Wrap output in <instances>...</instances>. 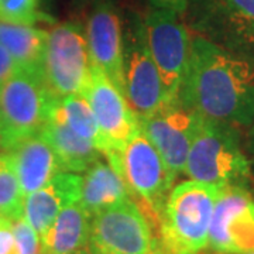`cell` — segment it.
Listing matches in <instances>:
<instances>
[{
	"mask_svg": "<svg viewBox=\"0 0 254 254\" xmlns=\"http://www.w3.org/2000/svg\"><path fill=\"white\" fill-rule=\"evenodd\" d=\"M177 96L205 119L250 126L254 122V61L203 36L193 37Z\"/></svg>",
	"mask_w": 254,
	"mask_h": 254,
	"instance_id": "1",
	"label": "cell"
},
{
	"mask_svg": "<svg viewBox=\"0 0 254 254\" xmlns=\"http://www.w3.org/2000/svg\"><path fill=\"white\" fill-rule=\"evenodd\" d=\"M223 188L184 181L170 190L158 218L160 239L168 254H202L208 249L209 227Z\"/></svg>",
	"mask_w": 254,
	"mask_h": 254,
	"instance_id": "2",
	"label": "cell"
},
{
	"mask_svg": "<svg viewBox=\"0 0 254 254\" xmlns=\"http://www.w3.org/2000/svg\"><path fill=\"white\" fill-rule=\"evenodd\" d=\"M185 173L193 181L225 187H246L250 163L243 154L236 127L202 119L190 145Z\"/></svg>",
	"mask_w": 254,
	"mask_h": 254,
	"instance_id": "3",
	"label": "cell"
},
{
	"mask_svg": "<svg viewBox=\"0 0 254 254\" xmlns=\"http://www.w3.org/2000/svg\"><path fill=\"white\" fill-rule=\"evenodd\" d=\"M54 99L40 71L21 68L0 85V144L3 153L20 140L41 131Z\"/></svg>",
	"mask_w": 254,
	"mask_h": 254,
	"instance_id": "4",
	"label": "cell"
},
{
	"mask_svg": "<svg viewBox=\"0 0 254 254\" xmlns=\"http://www.w3.org/2000/svg\"><path fill=\"white\" fill-rule=\"evenodd\" d=\"M92 60L85 28L78 21L53 26L47 36L41 75L50 93L61 99L83 95L91 79Z\"/></svg>",
	"mask_w": 254,
	"mask_h": 254,
	"instance_id": "5",
	"label": "cell"
},
{
	"mask_svg": "<svg viewBox=\"0 0 254 254\" xmlns=\"http://www.w3.org/2000/svg\"><path fill=\"white\" fill-rule=\"evenodd\" d=\"M105 157L125 178L131 193L143 199L158 223L165 199L173 190L175 175L141 127L120 151H112Z\"/></svg>",
	"mask_w": 254,
	"mask_h": 254,
	"instance_id": "6",
	"label": "cell"
},
{
	"mask_svg": "<svg viewBox=\"0 0 254 254\" xmlns=\"http://www.w3.org/2000/svg\"><path fill=\"white\" fill-rule=\"evenodd\" d=\"M158 245L148 219L133 199L92 216L89 247L93 254H147Z\"/></svg>",
	"mask_w": 254,
	"mask_h": 254,
	"instance_id": "7",
	"label": "cell"
},
{
	"mask_svg": "<svg viewBox=\"0 0 254 254\" xmlns=\"http://www.w3.org/2000/svg\"><path fill=\"white\" fill-rule=\"evenodd\" d=\"M148 51L160 72L168 99L177 98L190 54V33L178 14L155 10L147 13L141 23Z\"/></svg>",
	"mask_w": 254,
	"mask_h": 254,
	"instance_id": "8",
	"label": "cell"
},
{
	"mask_svg": "<svg viewBox=\"0 0 254 254\" xmlns=\"http://www.w3.org/2000/svg\"><path fill=\"white\" fill-rule=\"evenodd\" d=\"M193 21L205 38L254 61V0H193Z\"/></svg>",
	"mask_w": 254,
	"mask_h": 254,
	"instance_id": "9",
	"label": "cell"
},
{
	"mask_svg": "<svg viewBox=\"0 0 254 254\" xmlns=\"http://www.w3.org/2000/svg\"><path fill=\"white\" fill-rule=\"evenodd\" d=\"M202 119L203 116L177 96L165 102L148 118L140 120L141 130L155 145L175 178L185 173L190 145Z\"/></svg>",
	"mask_w": 254,
	"mask_h": 254,
	"instance_id": "10",
	"label": "cell"
},
{
	"mask_svg": "<svg viewBox=\"0 0 254 254\" xmlns=\"http://www.w3.org/2000/svg\"><path fill=\"white\" fill-rule=\"evenodd\" d=\"M123 43L125 95L138 120H143L170 99L154 60L145 44L141 24L128 27Z\"/></svg>",
	"mask_w": 254,
	"mask_h": 254,
	"instance_id": "11",
	"label": "cell"
},
{
	"mask_svg": "<svg viewBox=\"0 0 254 254\" xmlns=\"http://www.w3.org/2000/svg\"><path fill=\"white\" fill-rule=\"evenodd\" d=\"M208 249L215 254L254 252V198L246 187H225L209 227Z\"/></svg>",
	"mask_w": 254,
	"mask_h": 254,
	"instance_id": "12",
	"label": "cell"
},
{
	"mask_svg": "<svg viewBox=\"0 0 254 254\" xmlns=\"http://www.w3.org/2000/svg\"><path fill=\"white\" fill-rule=\"evenodd\" d=\"M93 65L105 73L125 95L123 78V28L113 0H99L92 6L85 26ZM126 96V95H125Z\"/></svg>",
	"mask_w": 254,
	"mask_h": 254,
	"instance_id": "13",
	"label": "cell"
},
{
	"mask_svg": "<svg viewBox=\"0 0 254 254\" xmlns=\"http://www.w3.org/2000/svg\"><path fill=\"white\" fill-rule=\"evenodd\" d=\"M82 96L91 105L100 130L113 151H120L140 130V120L126 96L96 65H92L91 79Z\"/></svg>",
	"mask_w": 254,
	"mask_h": 254,
	"instance_id": "14",
	"label": "cell"
},
{
	"mask_svg": "<svg viewBox=\"0 0 254 254\" xmlns=\"http://www.w3.org/2000/svg\"><path fill=\"white\" fill-rule=\"evenodd\" d=\"M82 177L76 173L60 171L40 190L26 195L24 218L43 237L58 213L68 205L79 200Z\"/></svg>",
	"mask_w": 254,
	"mask_h": 254,
	"instance_id": "15",
	"label": "cell"
},
{
	"mask_svg": "<svg viewBox=\"0 0 254 254\" xmlns=\"http://www.w3.org/2000/svg\"><path fill=\"white\" fill-rule=\"evenodd\" d=\"M6 154L17 174L24 196L43 188L55 174L63 171L53 145L41 133L20 140Z\"/></svg>",
	"mask_w": 254,
	"mask_h": 254,
	"instance_id": "16",
	"label": "cell"
},
{
	"mask_svg": "<svg viewBox=\"0 0 254 254\" xmlns=\"http://www.w3.org/2000/svg\"><path fill=\"white\" fill-rule=\"evenodd\" d=\"M131 190L125 178L109 161H95L82 177L79 203L91 216L123 200L131 199Z\"/></svg>",
	"mask_w": 254,
	"mask_h": 254,
	"instance_id": "17",
	"label": "cell"
},
{
	"mask_svg": "<svg viewBox=\"0 0 254 254\" xmlns=\"http://www.w3.org/2000/svg\"><path fill=\"white\" fill-rule=\"evenodd\" d=\"M40 133L53 145L63 171L83 173L100 158L99 150L72 131L63 119L55 115L51 108L46 125Z\"/></svg>",
	"mask_w": 254,
	"mask_h": 254,
	"instance_id": "18",
	"label": "cell"
},
{
	"mask_svg": "<svg viewBox=\"0 0 254 254\" xmlns=\"http://www.w3.org/2000/svg\"><path fill=\"white\" fill-rule=\"evenodd\" d=\"M92 216L75 202L64 208L41 237L44 254H72L89 245Z\"/></svg>",
	"mask_w": 254,
	"mask_h": 254,
	"instance_id": "19",
	"label": "cell"
},
{
	"mask_svg": "<svg viewBox=\"0 0 254 254\" xmlns=\"http://www.w3.org/2000/svg\"><path fill=\"white\" fill-rule=\"evenodd\" d=\"M47 36L46 30L0 21V44L23 69L41 72Z\"/></svg>",
	"mask_w": 254,
	"mask_h": 254,
	"instance_id": "20",
	"label": "cell"
},
{
	"mask_svg": "<svg viewBox=\"0 0 254 254\" xmlns=\"http://www.w3.org/2000/svg\"><path fill=\"white\" fill-rule=\"evenodd\" d=\"M51 110L63 119L72 131L98 148L100 154L108 155L113 151L108 138L100 130L91 105L82 95H69L61 99L55 98L51 103Z\"/></svg>",
	"mask_w": 254,
	"mask_h": 254,
	"instance_id": "21",
	"label": "cell"
},
{
	"mask_svg": "<svg viewBox=\"0 0 254 254\" xmlns=\"http://www.w3.org/2000/svg\"><path fill=\"white\" fill-rule=\"evenodd\" d=\"M24 192L14 171L10 157L0 154V215L7 220L24 216Z\"/></svg>",
	"mask_w": 254,
	"mask_h": 254,
	"instance_id": "22",
	"label": "cell"
},
{
	"mask_svg": "<svg viewBox=\"0 0 254 254\" xmlns=\"http://www.w3.org/2000/svg\"><path fill=\"white\" fill-rule=\"evenodd\" d=\"M40 20L38 0H0V21L33 26Z\"/></svg>",
	"mask_w": 254,
	"mask_h": 254,
	"instance_id": "23",
	"label": "cell"
},
{
	"mask_svg": "<svg viewBox=\"0 0 254 254\" xmlns=\"http://www.w3.org/2000/svg\"><path fill=\"white\" fill-rule=\"evenodd\" d=\"M10 223L14 240V254H44L41 237L24 216L14 219Z\"/></svg>",
	"mask_w": 254,
	"mask_h": 254,
	"instance_id": "24",
	"label": "cell"
},
{
	"mask_svg": "<svg viewBox=\"0 0 254 254\" xmlns=\"http://www.w3.org/2000/svg\"><path fill=\"white\" fill-rule=\"evenodd\" d=\"M21 69L17 61L9 54V51L0 44V85L10 79L14 73Z\"/></svg>",
	"mask_w": 254,
	"mask_h": 254,
	"instance_id": "25",
	"label": "cell"
},
{
	"mask_svg": "<svg viewBox=\"0 0 254 254\" xmlns=\"http://www.w3.org/2000/svg\"><path fill=\"white\" fill-rule=\"evenodd\" d=\"M148 1L153 9L171 11L178 16L184 14L190 6V0H148Z\"/></svg>",
	"mask_w": 254,
	"mask_h": 254,
	"instance_id": "26",
	"label": "cell"
},
{
	"mask_svg": "<svg viewBox=\"0 0 254 254\" xmlns=\"http://www.w3.org/2000/svg\"><path fill=\"white\" fill-rule=\"evenodd\" d=\"M0 254H14V240L10 220L0 225Z\"/></svg>",
	"mask_w": 254,
	"mask_h": 254,
	"instance_id": "27",
	"label": "cell"
},
{
	"mask_svg": "<svg viewBox=\"0 0 254 254\" xmlns=\"http://www.w3.org/2000/svg\"><path fill=\"white\" fill-rule=\"evenodd\" d=\"M75 1V4H76V7H86V6H93L96 1H99V0H73Z\"/></svg>",
	"mask_w": 254,
	"mask_h": 254,
	"instance_id": "28",
	"label": "cell"
},
{
	"mask_svg": "<svg viewBox=\"0 0 254 254\" xmlns=\"http://www.w3.org/2000/svg\"><path fill=\"white\" fill-rule=\"evenodd\" d=\"M147 254H168L165 250H164V247L161 245H158V246H155L154 249L151 250V252H148Z\"/></svg>",
	"mask_w": 254,
	"mask_h": 254,
	"instance_id": "29",
	"label": "cell"
},
{
	"mask_svg": "<svg viewBox=\"0 0 254 254\" xmlns=\"http://www.w3.org/2000/svg\"><path fill=\"white\" fill-rule=\"evenodd\" d=\"M72 254H93V253H92L91 247H89V245H88L86 247H83V249H81V250H78V252H75V253Z\"/></svg>",
	"mask_w": 254,
	"mask_h": 254,
	"instance_id": "30",
	"label": "cell"
},
{
	"mask_svg": "<svg viewBox=\"0 0 254 254\" xmlns=\"http://www.w3.org/2000/svg\"><path fill=\"white\" fill-rule=\"evenodd\" d=\"M250 151L254 157V126L252 128V133H250Z\"/></svg>",
	"mask_w": 254,
	"mask_h": 254,
	"instance_id": "31",
	"label": "cell"
},
{
	"mask_svg": "<svg viewBox=\"0 0 254 254\" xmlns=\"http://www.w3.org/2000/svg\"><path fill=\"white\" fill-rule=\"evenodd\" d=\"M6 222H9V220H7L6 218H3V216L0 215V225H3V223H6Z\"/></svg>",
	"mask_w": 254,
	"mask_h": 254,
	"instance_id": "32",
	"label": "cell"
},
{
	"mask_svg": "<svg viewBox=\"0 0 254 254\" xmlns=\"http://www.w3.org/2000/svg\"><path fill=\"white\" fill-rule=\"evenodd\" d=\"M243 254H254V252H250V253H243Z\"/></svg>",
	"mask_w": 254,
	"mask_h": 254,
	"instance_id": "33",
	"label": "cell"
},
{
	"mask_svg": "<svg viewBox=\"0 0 254 254\" xmlns=\"http://www.w3.org/2000/svg\"><path fill=\"white\" fill-rule=\"evenodd\" d=\"M0 150H1V144H0Z\"/></svg>",
	"mask_w": 254,
	"mask_h": 254,
	"instance_id": "34",
	"label": "cell"
}]
</instances>
